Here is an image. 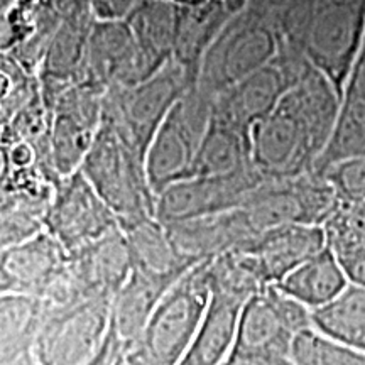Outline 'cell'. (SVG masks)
<instances>
[{
  "label": "cell",
  "instance_id": "1",
  "mask_svg": "<svg viewBox=\"0 0 365 365\" xmlns=\"http://www.w3.org/2000/svg\"><path fill=\"white\" fill-rule=\"evenodd\" d=\"M210 261L188 269L150 314L144 330L124 352L130 365H178L208 312Z\"/></svg>",
  "mask_w": 365,
  "mask_h": 365
},
{
  "label": "cell",
  "instance_id": "2",
  "mask_svg": "<svg viewBox=\"0 0 365 365\" xmlns=\"http://www.w3.org/2000/svg\"><path fill=\"white\" fill-rule=\"evenodd\" d=\"M80 170L117 217L118 227L156 217L158 196L149 185L144 158L105 122Z\"/></svg>",
  "mask_w": 365,
  "mask_h": 365
},
{
  "label": "cell",
  "instance_id": "3",
  "mask_svg": "<svg viewBox=\"0 0 365 365\" xmlns=\"http://www.w3.org/2000/svg\"><path fill=\"white\" fill-rule=\"evenodd\" d=\"M112 301L86 299L46 314L34 344L41 365H85L93 359L110 331Z\"/></svg>",
  "mask_w": 365,
  "mask_h": 365
},
{
  "label": "cell",
  "instance_id": "4",
  "mask_svg": "<svg viewBox=\"0 0 365 365\" xmlns=\"http://www.w3.org/2000/svg\"><path fill=\"white\" fill-rule=\"evenodd\" d=\"M309 328L312 309L269 284L242 308L234 349L291 357L296 336Z\"/></svg>",
  "mask_w": 365,
  "mask_h": 365
},
{
  "label": "cell",
  "instance_id": "5",
  "mask_svg": "<svg viewBox=\"0 0 365 365\" xmlns=\"http://www.w3.org/2000/svg\"><path fill=\"white\" fill-rule=\"evenodd\" d=\"M118 228L117 217L100 198L83 171L59 181L49 205L46 230L75 252Z\"/></svg>",
  "mask_w": 365,
  "mask_h": 365
},
{
  "label": "cell",
  "instance_id": "6",
  "mask_svg": "<svg viewBox=\"0 0 365 365\" xmlns=\"http://www.w3.org/2000/svg\"><path fill=\"white\" fill-rule=\"evenodd\" d=\"M68 250L48 230L33 239L2 249V294L39 296L68 264Z\"/></svg>",
  "mask_w": 365,
  "mask_h": 365
},
{
  "label": "cell",
  "instance_id": "7",
  "mask_svg": "<svg viewBox=\"0 0 365 365\" xmlns=\"http://www.w3.org/2000/svg\"><path fill=\"white\" fill-rule=\"evenodd\" d=\"M68 269L86 299H113L132 272L130 252L120 228L70 252Z\"/></svg>",
  "mask_w": 365,
  "mask_h": 365
},
{
  "label": "cell",
  "instance_id": "8",
  "mask_svg": "<svg viewBox=\"0 0 365 365\" xmlns=\"http://www.w3.org/2000/svg\"><path fill=\"white\" fill-rule=\"evenodd\" d=\"M328 247L323 225H284L254 237L240 250L252 254L269 284H277L296 267Z\"/></svg>",
  "mask_w": 365,
  "mask_h": 365
},
{
  "label": "cell",
  "instance_id": "9",
  "mask_svg": "<svg viewBox=\"0 0 365 365\" xmlns=\"http://www.w3.org/2000/svg\"><path fill=\"white\" fill-rule=\"evenodd\" d=\"M176 281V277L154 276L132 269L129 279L112 301L110 325L124 345V352L140 335L150 314Z\"/></svg>",
  "mask_w": 365,
  "mask_h": 365
},
{
  "label": "cell",
  "instance_id": "10",
  "mask_svg": "<svg viewBox=\"0 0 365 365\" xmlns=\"http://www.w3.org/2000/svg\"><path fill=\"white\" fill-rule=\"evenodd\" d=\"M118 228L125 237L132 269L180 279L182 274L193 267L178 254L166 227L158 220V217L143 218Z\"/></svg>",
  "mask_w": 365,
  "mask_h": 365
},
{
  "label": "cell",
  "instance_id": "11",
  "mask_svg": "<svg viewBox=\"0 0 365 365\" xmlns=\"http://www.w3.org/2000/svg\"><path fill=\"white\" fill-rule=\"evenodd\" d=\"M242 308L244 303L240 301L212 293L202 328L178 365H222L225 362L234 349Z\"/></svg>",
  "mask_w": 365,
  "mask_h": 365
},
{
  "label": "cell",
  "instance_id": "12",
  "mask_svg": "<svg viewBox=\"0 0 365 365\" xmlns=\"http://www.w3.org/2000/svg\"><path fill=\"white\" fill-rule=\"evenodd\" d=\"M349 284L335 252L325 247L276 286L313 312L335 299Z\"/></svg>",
  "mask_w": 365,
  "mask_h": 365
},
{
  "label": "cell",
  "instance_id": "13",
  "mask_svg": "<svg viewBox=\"0 0 365 365\" xmlns=\"http://www.w3.org/2000/svg\"><path fill=\"white\" fill-rule=\"evenodd\" d=\"M312 325L328 339L365 352V287L349 284L325 307L313 309Z\"/></svg>",
  "mask_w": 365,
  "mask_h": 365
},
{
  "label": "cell",
  "instance_id": "14",
  "mask_svg": "<svg viewBox=\"0 0 365 365\" xmlns=\"http://www.w3.org/2000/svg\"><path fill=\"white\" fill-rule=\"evenodd\" d=\"M44 308L39 298L27 294H2L0 298V362L26 350H34Z\"/></svg>",
  "mask_w": 365,
  "mask_h": 365
},
{
  "label": "cell",
  "instance_id": "15",
  "mask_svg": "<svg viewBox=\"0 0 365 365\" xmlns=\"http://www.w3.org/2000/svg\"><path fill=\"white\" fill-rule=\"evenodd\" d=\"M291 360L294 365H365V352L350 349L309 328L296 336Z\"/></svg>",
  "mask_w": 365,
  "mask_h": 365
},
{
  "label": "cell",
  "instance_id": "16",
  "mask_svg": "<svg viewBox=\"0 0 365 365\" xmlns=\"http://www.w3.org/2000/svg\"><path fill=\"white\" fill-rule=\"evenodd\" d=\"M350 284L365 287V249L335 254Z\"/></svg>",
  "mask_w": 365,
  "mask_h": 365
},
{
  "label": "cell",
  "instance_id": "17",
  "mask_svg": "<svg viewBox=\"0 0 365 365\" xmlns=\"http://www.w3.org/2000/svg\"><path fill=\"white\" fill-rule=\"evenodd\" d=\"M222 365H294V362L286 355L242 352V350L232 349Z\"/></svg>",
  "mask_w": 365,
  "mask_h": 365
},
{
  "label": "cell",
  "instance_id": "18",
  "mask_svg": "<svg viewBox=\"0 0 365 365\" xmlns=\"http://www.w3.org/2000/svg\"><path fill=\"white\" fill-rule=\"evenodd\" d=\"M124 354V345H122L120 339L117 336L115 330L110 325V331H108L107 339H105L102 349L98 350L93 359H90L85 365H115L117 360Z\"/></svg>",
  "mask_w": 365,
  "mask_h": 365
},
{
  "label": "cell",
  "instance_id": "19",
  "mask_svg": "<svg viewBox=\"0 0 365 365\" xmlns=\"http://www.w3.org/2000/svg\"><path fill=\"white\" fill-rule=\"evenodd\" d=\"M95 6H97L98 16L108 22L124 17L127 11L130 12L134 7V0H97Z\"/></svg>",
  "mask_w": 365,
  "mask_h": 365
},
{
  "label": "cell",
  "instance_id": "20",
  "mask_svg": "<svg viewBox=\"0 0 365 365\" xmlns=\"http://www.w3.org/2000/svg\"><path fill=\"white\" fill-rule=\"evenodd\" d=\"M0 365H41V362L34 350H26V352L16 355V357L2 360Z\"/></svg>",
  "mask_w": 365,
  "mask_h": 365
},
{
  "label": "cell",
  "instance_id": "21",
  "mask_svg": "<svg viewBox=\"0 0 365 365\" xmlns=\"http://www.w3.org/2000/svg\"><path fill=\"white\" fill-rule=\"evenodd\" d=\"M173 4L182 9H198L210 4V0H171Z\"/></svg>",
  "mask_w": 365,
  "mask_h": 365
},
{
  "label": "cell",
  "instance_id": "22",
  "mask_svg": "<svg viewBox=\"0 0 365 365\" xmlns=\"http://www.w3.org/2000/svg\"><path fill=\"white\" fill-rule=\"evenodd\" d=\"M115 365H130V364H129V362H127V360H125V357H124V354H122V357L117 360V364H115Z\"/></svg>",
  "mask_w": 365,
  "mask_h": 365
}]
</instances>
